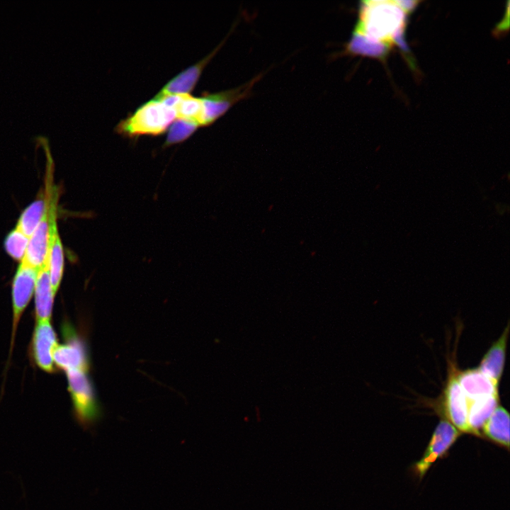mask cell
<instances>
[{"label":"cell","mask_w":510,"mask_h":510,"mask_svg":"<svg viewBox=\"0 0 510 510\" xmlns=\"http://www.w3.org/2000/svg\"><path fill=\"white\" fill-rule=\"evenodd\" d=\"M456 378L468 400L499 395V385L484 375L478 368L456 370Z\"/></svg>","instance_id":"8fae6325"},{"label":"cell","mask_w":510,"mask_h":510,"mask_svg":"<svg viewBox=\"0 0 510 510\" xmlns=\"http://www.w3.org/2000/svg\"><path fill=\"white\" fill-rule=\"evenodd\" d=\"M222 44L200 61L169 80L154 98H159L166 96L188 94L194 89L204 68L220 48Z\"/></svg>","instance_id":"7c38bea8"},{"label":"cell","mask_w":510,"mask_h":510,"mask_svg":"<svg viewBox=\"0 0 510 510\" xmlns=\"http://www.w3.org/2000/svg\"><path fill=\"white\" fill-rule=\"evenodd\" d=\"M28 241L29 238L15 227L6 237L5 250L14 260L21 261L26 254Z\"/></svg>","instance_id":"44dd1931"},{"label":"cell","mask_w":510,"mask_h":510,"mask_svg":"<svg viewBox=\"0 0 510 510\" xmlns=\"http://www.w3.org/2000/svg\"><path fill=\"white\" fill-rule=\"evenodd\" d=\"M50 224V208L45 199V209L42 218L29 239L26 254L21 260L38 271L47 261Z\"/></svg>","instance_id":"9c48e42d"},{"label":"cell","mask_w":510,"mask_h":510,"mask_svg":"<svg viewBox=\"0 0 510 510\" xmlns=\"http://www.w3.org/2000/svg\"><path fill=\"white\" fill-rule=\"evenodd\" d=\"M509 414L499 404L482 427L485 436L493 442L509 447Z\"/></svg>","instance_id":"e0dca14e"},{"label":"cell","mask_w":510,"mask_h":510,"mask_svg":"<svg viewBox=\"0 0 510 510\" xmlns=\"http://www.w3.org/2000/svg\"><path fill=\"white\" fill-rule=\"evenodd\" d=\"M154 99L160 100L173 108L176 113V118L193 122L199 127L206 126L205 108L201 97L197 98L189 94H182L166 96Z\"/></svg>","instance_id":"4fadbf2b"},{"label":"cell","mask_w":510,"mask_h":510,"mask_svg":"<svg viewBox=\"0 0 510 510\" xmlns=\"http://www.w3.org/2000/svg\"><path fill=\"white\" fill-rule=\"evenodd\" d=\"M176 113L163 101L152 98L121 120L115 130L128 137L162 134L174 122Z\"/></svg>","instance_id":"7a4b0ae2"},{"label":"cell","mask_w":510,"mask_h":510,"mask_svg":"<svg viewBox=\"0 0 510 510\" xmlns=\"http://www.w3.org/2000/svg\"><path fill=\"white\" fill-rule=\"evenodd\" d=\"M199 128L198 125L191 121L177 119L169 126L164 146H170L183 142Z\"/></svg>","instance_id":"ffe728a7"},{"label":"cell","mask_w":510,"mask_h":510,"mask_svg":"<svg viewBox=\"0 0 510 510\" xmlns=\"http://www.w3.org/2000/svg\"><path fill=\"white\" fill-rule=\"evenodd\" d=\"M261 77V75H258L250 81L230 90L213 94L203 93L201 98L203 100L205 108L206 125L213 123L225 114L235 103L247 97L253 86Z\"/></svg>","instance_id":"ba28073f"},{"label":"cell","mask_w":510,"mask_h":510,"mask_svg":"<svg viewBox=\"0 0 510 510\" xmlns=\"http://www.w3.org/2000/svg\"><path fill=\"white\" fill-rule=\"evenodd\" d=\"M469 400L456 378V368L449 369L441 412L460 432L470 433L468 422Z\"/></svg>","instance_id":"277c9868"},{"label":"cell","mask_w":510,"mask_h":510,"mask_svg":"<svg viewBox=\"0 0 510 510\" xmlns=\"http://www.w3.org/2000/svg\"><path fill=\"white\" fill-rule=\"evenodd\" d=\"M38 270L21 261L12 282V345L20 318L35 290Z\"/></svg>","instance_id":"52a82bcc"},{"label":"cell","mask_w":510,"mask_h":510,"mask_svg":"<svg viewBox=\"0 0 510 510\" xmlns=\"http://www.w3.org/2000/svg\"><path fill=\"white\" fill-rule=\"evenodd\" d=\"M460 434V432L442 416L421 458L414 466L417 476L423 477L433 463L446 453Z\"/></svg>","instance_id":"8992f818"},{"label":"cell","mask_w":510,"mask_h":510,"mask_svg":"<svg viewBox=\"0 0 510 510\" xmlns=\"http://www.w3.org/2000/svg\"><path fill=\"white\" fill-rule=\"evenodd\" d=\"M57 346L55 332L50 321H38L35 325L33 348L35 363L42 370H54L53 352Z\"/></svg>","instance_id":"30bf717a"},{"label":"cell","mask_w":510,"mask_h":510,"mask_svg":"<svg viewBox=\"0 0 510 510\" xmlns=\"http://www.w3.org/2000/svg\"><path fill=\"white\" fill-rule=\"evenodd\" d=\"M407 13L400 1H362L350 42L388 47L401 40Z\"/></svg>","instance_id":"6da1fadb"},{"label":"cell","mask_w":510,"mask_h":510,"mask_svg":"<svg viewBox=\"0 0 510 510\" xmlns=\"http://www.w3.org/2000/svg\"><path fill=\"white\" fill-rule=\"evenodd\" d=\"M499 404V395L469 402L468 422L471 434L480 436V429Z\"/></svg>","instance_id":"ac0fdd59"},{"label":"cell","mask_w":510,"mask_h":510,"mask_svg":"<svg viewBox=\"0 0 510 510\" xmlns=\"http://www.w3.org/2000/svg\"><path fill=\"white\" fill-rule=\"evenodd\" d=\"M65 344L57 346L53 352L54 363L65 371L72 369L87 370L89 359L82 341L73 333Z\"/></svg>","instance_id":"5bb4252c"},{"label":"cell","mask_w":510,"mask_h":510,"mask_svg":"<svg viewBox=\"0 0 510 510\" xmlns=\"http://www.w3.org/2000/svg\"><path fill=\"white\" fill-rule=\"evenodd\" d=\"M509 331L508 324L500 337L492 344L486 352L478 367L484 375L498 385L505 365Z\"/></svg>","instance_id":"9a60e30c"},{"label":"cell","mask_w":510,"mask_h":510,"mask_svg":"<svg viewBox=\"0 0 510 510\" xmlns=\"http://www.w3.org/2000/svg\"><path fill=\"white\" fill-rule=\"evenodd\" d=\"M59 194L57 191H52L45 196L50 212L47 261L51 285L55 294L60 285L64 266L63 246L57 223Z\"/></svg>","instance_id":"5b68a950"},{"label":"cell","mask_w":510,"mask_h":510,"mask_svg":"<svg viewBox=\"0 0 510 510\" xmlns=\"http://www.w3.org/2000/svg\"><path fill=\"white\" fill-rule=\"evenodd\" d=\"M34 293L37 322L50 321L55 294L51 285L48 261L38 272Z\"/></svg>","instance_id":"2e32d148"},{"label":"cell","mask_w":510,"mask_h":510,"mask_svg":"<svg viewBox=\"0 0 510 510\" xmlns=\"http://www.w3.org/2000/svg\"><path fill=\"white\" fill-rule=\"evenodd\" d=\"M44 209L45 199L40 194V198L31 203L21 212L15 227L30 239L40 223Z\"/></svg>","instance_id":"d6986e66"},{"label":"cell","mask_w":510,"mask_h":510,"mask_svg":"<svg viewBox=\"0 0 510 510\" xmlns=\"http://www.w3.org/2000/svg\"><path fill=\"white\" fill-rule=\"evenodd\" d=\"M66 373L75 416L81 425L88 427L100 414L93 386L85 370L72 369Z\"/></svg>","instance_id":"3957f363"}]
</instances>
